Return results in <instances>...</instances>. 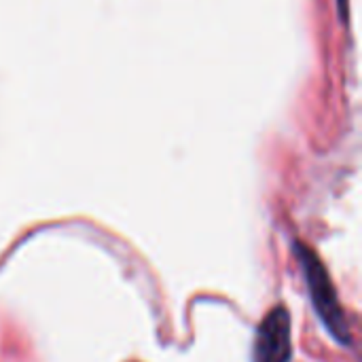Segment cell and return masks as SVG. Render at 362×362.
<instances>
[{"label":"cell","mask_w":362,"mask_h":362,"mask_svg":"<svg viewBox=\"0 0 362 362\" xmlns=\"http://www.w3.org/2000/svg\"><path fill=\"white\" fill-rule=\"evenodd\" d=\"M291 356V314L284 305H278L261 320L257 329L252 344V362H288Z\"/></svg>","instance_id":"2"},{"label":"cell","mask_w":362,"mask_h":362,"mask_svg":"<svg viewBox=\"0 0 362 362\" xmlns=\"http://www.w3.org/2000/svg\"><path fill=\"white\" fill-rule=\"evenodd\" d=\"M297 255H299L301 269L305 276V284L310 288V297H312V303L316 308L318 318L322 320L327 331H331V335L339 344H350L348 322L344 318V310L339 305L337 291H335L325 265L320 263V259L310 248H305L301 244H297Z\"/></svg>","instance_id":"1"}]
</instances>
